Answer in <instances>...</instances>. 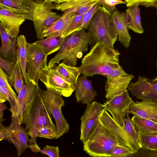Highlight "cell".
Segmentation results:
<instances>
[{"label": "cell", "instance_id": "6da1fadb", "mask_svg": "<svg viewBox=\"0 0 157 157\" xmlns=\"http://www.w3.org/2000/svg\"><path fill=\"white\" fill-rule=\"evenodd\" d=\"M119 52L98 42L82 59L78 67L81 74L92 77L95 75L106 76L111 71L117 69L119 64Z\"/></svg>", "mask_w": 157, "mask_h": 157}, {"label": "cell", "instance_id": "7a4b0ae2", "mask_svg": "<svg viewBox=\"0 0 157 157\" xmlns=\"http://www.w3.org/2000/svg\"><path fill=\"white\" fill-rule=\"evenodd\" d=\"M90 39V34L84 29L68 35L59 51L50 60L48 66L52 67L62 60V62L66 65L76 67L78 59L87 51Z\"/></svg>", "mask_w": 157, "mask_h": 157}, {"label": "cell", "instance_id": "3957f363", "mask_svg": "<svg viewBox=\"0 0 157 157\" xmlns=\"http://www.w3.org/2000/svg\"><path fill=\"white\" fill-rule=\"evenodd\" d=\"M88 29L90 35L89 44L91 48L100 42L114 49L118 35L112 24L111 13L104 7L101 6L94 13Z\"/></svg>", "mask_w": 157, "mask_h": 157}, {"label": "cell", "instance_id": "277c9868", "mask_svg": "<svg viewBox=\"0 0 157 157\" xmlns=\"http://www.w3.org/2000/svg\"><path fill=\"white\" fill-rule=\"evenodd\" d=\"M23 4L28 13L26 19L33 21L36 38L43 39V32L62 15L52 11L56 4L45 0H25Z\"/></svg>", "mask_w": 157, "mask_h": 157}, {"label": "cell", "instance_id": "5b68a950", "mask_svg": "<svg viewBox=\"0 0 157 157\" xmlns=\"http://www.w3.org/2000/svg\"><path fill=\"white\" fill-rule=\"evenodd\" d=\"M102 124L116 137L119 145L129 147L133 153L140 148L138 140V132L129 117H124V125L120 126L108 113L104 109L100 116Z\"/></svg>", "mask_w": 157, "mask_h": 157}, {"label": "cell", "instance_id": "8992f818", "mask_svg": "<svg viewBox=\"0 0 157 157\" xmlns=\"http://www.w3.org/2000/svg\"><path fill=\"white\" fill-rule=\"evenodd\" d=\"M36 86L32 99L27 105L23 117L25 130L31 137L35 129L40 126H48L56 131V126L53 123L51 115L48 112Z\"/></svg>", "mask_w": 157, "mask_h": 157}, {"label": "cell", "instance_id": "52a82bcc", "mask_svg": "<svg viewBox=\"0 0 157 157\" xmlns=\"http://www.w3.org/2000/svg\"><path fill=\"white\" fill-rule=\"evenodd\" d=\"M83 150L94 157H109L113 147L118 144L115 137L100 120L88 139L83 143Z\"/></svg>", "mask_w": 157, "mask_h": 157}, {"label": "cell", "instance_id": "ba28073f", "mask_svg": "<svg viewBox=\"0 0 157 157\" xmlns=\"http://www.w3.org/2000/svg\"><path fill=\"white\" fill-rule=\"evenodd\" d=\"M39 90L48 113L54 119L56 124V136L55 139L68 132L69 125L62 114L61 108L64 106L62 95L52 90Z\"/></svg>", "mask_w": 157, "mask_h": 157}, {"label": "cell", "instance_id": "9c48e42d", "mask_svg": "<svg viewBox=\"0 0 157 157\" xmlns=\"http://www.w3.org/2000/svg\"><path fill=\"white\" fill-rule=\"evenodd\" d=\"M9 126L0 124V141L6 140L13 144L17 150L18 157L20 156L27 148H30L28 132L21 126L16 116L11 115Z\"/></svg>", "mask_w": 157, "mask_h": 157}, {"label": "cell", "instance_id": "30bf717a", "mask_svg": "<svg viewBox=\"0 0 157 157\" xmlns=\"http://www.w3.org/2000/svg\"><path fill=\"white\" fill-rule=\"evenodd\" d=\"M38 77L47 89L64 97H70L75 91V86L62 77L54 66L50 68L47 64L44 65L39 72Z\"/></svg>", "mask_w": 157, "mask_h": 157}, {"label": "cell", "instance_id": "8fae6325", "mask_svg": "<svg viewBox=\"0 0 157 157\" xmlns=\"http://www.w3.org/2000/svg\"><path fill=\"white\" fill-rule=\"evenodd\" d=\"M26 71L28 79L36 86L38 85V74L40 69L47 63V56L35 42L27 44Z\"/></svg>", "mask_w": 157, "mask_h": 157}, {"label": "cell", "instance_id": "7c38bea8", "mask_svg": "<svg viewBox=\"0 0 157 157\" xmlns=\"http://www.w3.org/2000/svg\"><path fill=\"white\" fill-rule=\"evenodd\" d=\"M105 97L107 100L125 91L134 76L126 73L121 66L109 72L106 76Z\"/></svg>", "mask_w": 157, "mask_h": 157}, {"label": "cell", "instance_id": "4fadbf2b", "mask_svg": "<svg viewBox=\"0 0 157 157\" xmlns=\"http://www.w3.org/2000/svg\"><path fill=\"white\" fill-rule=\"evenodd\" d=\"M133 101L126 90L109 99L102 105L104 109L111 114L115 121L122 127L124 118L125 115H128L129 105Z\"/></svg>", "mask_w": 157, "mask_h": 157}, {"label": "cell", "instance_id": "5bb4252c", "mask_svg": "<svg viewBox=\"0 0 157 157\" xmlns=\"http://www.w3.org/2000/svg\"><path fill=\"white\" fill-rule=\"evenodd\" d=\"M104 109L102 104L96 101L87 105L80 119V140L83 143L88 139L96 128Z\"/></svg>", "mask_w": 157, "mask_h": 157}, {"label": "cell", "instance_id": "9a60e30c", "mask_svg": "<svg viewBox=\"0 0 157 157\" xmlns=\"http://www.w3.org/2000/svg\"><path fill=\"white\" fill-rule=\"evenodd\" d=\"M128 88L137 99L157 101V80L139 76L136 82L130 83Z\"/></svg>", "mask_w": 157, "mask_h": 157}, {"label": "cell", "instance_id": "2e32d148", "mask_svg": "<svg viewBox=\"0 0 157 157\" xmlns=\"http://www.w3.org/2000/svg\"><path fill=\"white\" fill-rule=\"evenodd\" d=\"M26 20L25 14H18L0 7V25L12 37L17 36L20 26Z\"/></svg>", "mask_w": 157, "mask_h": 157}, {"label": "cell", "instance_id": "e0dca14e", "mask_svg": "<svg viewBox=\"0 0 157 157\" xmlns=\"http://www.w3.org/2000/svg\"><path fill=\"white\" fill-rule=\"evenodd\" d=\"M36 86L30 81L25 83L18 94L17 101L14 107L10 111L12 115L17 117L21 125L23 123L25 108L32 99Z\"/></svg>", "mask_w": 157, "mask_h": 157}, {"label": "cell", "instance_id": "ac0fdd59", "mask_svg": "<svg viewBox=\"0 0 157 157\" xmlns=\"http://www.w3.org/2000/svg\"><path fill=\"white\" fill-rule=\"evenodd\" d=\"M111 17L112 24L118 35L119 41L125 48H128L131 38L128 32L129 29L125 13H121L116 9L111 13Z\"/></svg>", "mask_w": 157, "mask_h": 157}, {"label": "cell", "instance_id": "d6986e66", "mask_svg": "<svg viewBox=\"0 0 157 157\" xmlns=\"http://www.w3.org/2000/svg\"><path fill=\"white\" fill-rule=\"evenodd\" d=\"M87 77L83 75L79 76L75 86L76 102L86 105L92 103L97 94L92 81L88 80Z\"/></svg>", "mask_w": 157, "mask_h": 157}, {"label": "cell", "instance_id": "ffe728a7", "mask_svg": "<svg viewBox=\"0 0 157 157\" xmlns=\"http://www.w3.org/2000/svg\"><path fill=\"white\" fill-rule=\"evenodd\" d=\"M129 114L157 121V101H133L129 107Z\"/></svg>", "mask_w": 157, "mask_h": 157}, {"label": "cell", "instance_id": "44dd1931", "mask_svg": "<svg viewBox=\"0 0 157 157\" xmlns=\"http://www.w3.org/2000/svg\"><path fill=\"white\" fill-rule=\"evenodd\" d=\"M0 34L2 41L0 57L15 64L17 61V38L10 36L0 25Z\"/></svg>", "mask_w": 157, "mask_h": 157}, {"label": "cell", "instance_id": "7402d4cb", "mask_svg": "<svg viewBox=\"0 0 157 157\" xmlns=\"http://www.w3.org/2000/svg\"><path fill=\"white\" fill-rule=\"evenodd\" d=\"M61 16L43 33V38L59 36H62L75 15L73 9L63 12Z\"/></svg>", "mask_w": 157, "mask_h": 157}, {"label": "cell", "instance_id": "603a6c76", "mask_svg": "<svg viewBox=\"0 0 157 157\" xmlns=\"http://www.w3.org/2000/svg\"><path fill=\"white\" fill-rule=\"evenodd\" d=\"M99 1V0H69L59 4H56L53 9L64 12L73 9L75 15L84 14L98 4Z\"/></svg>", "mask_w": 157, "mask_h": 157}, {"label": "cell", "instance_id": "cb8c5ba5", "mask_svg": "<svg viewBox=\"0 0 157 157\" xmlns=\"http://www.w3.org/2000/svg\"><path fill=\"white\" fill-rule=\"evenodd\" d=\"M17 60L20 64L25 83H26L29 81L27 76L26 71L28 43L25 36L23 35H21L17 36Z\"/></svg>", "mask_w": 157, "mask_h": 157}, {"label": "cell", "instance_id": "d4e9b609", "mask_svg": "<svg viewBox=\"0 0 157 157\" xmlns=\"http://www.w3.org/2000/svg\"><path fill=\"white\" fill-rule=\"evenodd\" d=\"M139 5L128 7L125 13L127 18L129 29L134 32L142 34L144 30L142 26Z\"/></svg>", "mask_w": 157, "mask_h": 157}, {"label": "cell", "instance_id": "484cf974", "mask_svg": "<svg viewBox=\"0 0 157 157\" xmlns=\"http://www.w3.org/2000/svg\"><path fill=\"white\" fill-rule=\"evenodd\" d=\"M66 37L63 38L59 36L48 37L37 40L35 42L42 48L44 53L48 56L60 50Z\"/></svg>", "mask_w": 157, "mask_h": 157}, {"label": "cell", "instance_id": "4316f807", "mask_svg": "<svg viewBox=\"0 0 157 157\" xmlns=\"http://www.w3.org/2000/svg\"><path fill=\"white\" fill-rule=\"evenodd\" d=\"M131 120L138 132L157 134V121L134 115Z\"/></svg>", "mask_w": 157, "mask_h": 157}, {"label": "cell", "instance_id": "83f0119b", "mask_svg": "<svg viewBox=\"0 0 157 157\" xmlns=\"http://www.w3.org/2000/svg\"><path fill=\"white\" fill-rule=\"evenodd\" d=\"M55 65L54 67L59 75L75 86L81 74L78 67L67 65L62 62L58 66Z\"/></svg>", "mask_w": 157, "mask_h": 157}, {"label": "cell", "instance_id": "f1b7e54d", "mask_svg": "<svg viewBox=\"0 0 157 157\" xmlns=\"http://www.w3.org/2000/svg\"><path fill=\"white\" fill-rule=\"evenodd\" d=\"M7 77L10 86L14 88L18 94L25 83L21 67L17 60L11 75L7 76Z\"/></svg>", "mask_w": 157, "mask_h": 157}, {"label": "cell", "instance_id": "f546056e", "mask_svg": "<svg viewBox=\"0 0 157 157\" xmlns=\"http://www.w3.org/2000/svg\"><path fill=\"white\" fill-rule=\"evenodd\" d=\"M25 0H0V7L20 14L28 13L23 2Z\"/></svg>", "mask_w": 157, "mask_h": 157}, {"label": "cell", "instance_id": "4dcf8cb0", "mask_svg": "<svg viewBox=\"0 0 157 157\" xmlns=\"http://www.w3.org/2000/svg\"><path fill=\"white\" fill-rule=\"evenodd\" d=\"M138 132V140L140 147L157 150V134Z\"/></svg>", "mask_w": 157, "mask_h": 157}, {"label": "cell", "instance_id": "1f68e13d", "mask_svg": "<svg viewBox=\"0 0 157 157\" xmlns=\"http://www.w3.org/2000/svg\"><path fill=\"white\" fill-rule=\"evenodd\" d=\"M100 4H98L91 10L83 14L82 20L77 27L75 31L83 29H88L91 19L94 13L99 9Z\"/></svg>", "mask_w": 157, "mask_h": 157}, {"label": "cell", "instance_id": "d6a6232c", "mask_svg": "<svg viewBox=\"0 0 157 157\" xmlns=\"http://www.w3.org/2000/svg\"><path fill=\"white\" fill-rule=\"evenodd\" d=\"M133 153V152L129 147H124L118 144L113 148L111 157H129Z\"/></svg>", "mask_w": 157, "mask_h": 157}, {"label": "cell", "instance_id": "836d02e7", "mask_svg": "<svg viewBox=\"0 0 157 157\" xmlns=\"http://www.w3.org/2000/svg\"><path fill=\"white\" fill-rule=\"evenodd\" d=\"M83 14L75 15L70 22L61 37H65L73 32L80 22Z\"/></svg>", "mask_w": 157, "mask_h": 157}, {"label": "cell", "instance_id": "e575fe53", "mask_svg": "<svg viewBox=\"0 0 157 157\" xmlns=\"http://www.w3.org/2000/svg\"><path fill=\"white\" fill-rule=\"evenodd\" d=\"M129 157H157V150L140 147L136 153H133Z\"/></svg>", "mask_w": 157, "mask_h": 157}, {"label": "cell", "instance_id": "d590c367", "mask_svg": "<svg viewBox=\"0 0 157 157\" xmlns=\"http://www.w3.org/2000/svg\"><path fill=\"white\" fill-rule=\"evenodd\" d=\"M98 3L104 7L111 13L115 11L117 5L122 4H126V2L123 0H99Z\"/></svg>", "mask_w": 157, "mask_h": 157}, {"label": "cell", "instance_id": "8d00e7d4", "mask_svg": "<svg viewBox=\"0 0 157 157\" xmlns=\"http://www.w3.org/2000/svg\"><path fill=\"white\" fill-rule=\"evenodd\" d=\"M155 0H124L127 7L136 5L145 6L146 8L152 7Z\"/></svg>", "mask_w": 157, "mask_h": 157}, {"label": "cell", "instance_id": "74e56055", "mask_svg": "<svg viewBox=\"0 0 157 157\" xmlns=\"http://www.w3.org/2000/svg\"><path fill=\"white\" fill-rule=\"evenodd\" d=\"M15 64L0 57V66L6 75L10 76Z\"/></svg>", "mask_w": 157, "mask_h": 157}, {"label": "cell", "instance_id": "f35d334b", "mask_svg": "<svg viewBox=\"0 0 157 157\" xmlns=\"http://www.w3.org/2000/svg\"><path fill=\"white\" fill-rule=\"evenodd\" d=\"M41 153L51 157H59V151L58 147L46 145L40 151Z\"/></svg>", "mask_w": 157, "mask_h": 157}, {"label": "cell", "instance_id": "ab89813d", "mask_svg": "<svg viewBox=\"0 0 157 157\" xmlns=\"http://www.w3.org/2000/svg\"><path fill=\"white\" fill-rule=\"evenodd\" d=\"M8 109L4 102L0 103V124H2V122L5 120L3 117L4 111Z\"/></svg>", "mask_w": 157, "mask_h": 157}, {"label": "cell", "instance_id": "60d3db41", "mask_svg": "<svg viewBox=\"0 0 157 157\" xmlns=\"http://www.w3.org/2000/svg\"><path fill=\"white\" fill-rule=\"evenodd\" d=\"M8 100L7 97L4 93L0 91V103L4 102Z\"/></svg>", "mask_w": 157, "mask_h": 157}, {"label": "cell", "instance_id": "b9f144b4", "mask_svg": "<svg viewBox=\"0 0 157 157\" xmlns=\"http://www.w3.org/2000/svg\"><path fill=\"white\" fill-rule=\"evenodd\" d=\"M47 2H53L56 5H59L63 2L68 1L69 0H45Z\"/></svg>", "mask_w": 157, "mask_h": 157}, {"label": "cell", "instance_id": "7bdbcfd3", "mask_svg": "<svg viewBox=\"0 0 157 157\" xmlns=\"http://www.w3.org/2000/svg\"><path fill=\"white\" fill-rule=\"evenodd\" d=\"M152 7L157 9V0H155L154 4Z\"/></svg>", "mask_w": 157, "mask_h": 157}, {"label": "cell", "instance_id": "ee69618b", "mask_svg": "<svg viewBox=\"0 0 157 157\" xmlns=\"http://www.w3.org/2000/svg\"><path fill=\"white\" fill-rule=\"evenodd\" d=\"M157 80V77H156L155 78H154L153 79H152L151 80L153 81H155L156 80Z\"/></svg>", "mask_w": 157, "mask_h": 157}, {"label": "cell", "instance_id": "f6af8a7d", "mask_svg": "<svg viewBox=\"0 0 157 157\" xmlns=\"http://www.w3.org/2000/svg\"><path fill=\"white\" fill-rule=\"evenodd\" d=\"M156 67H157V61L156 62Z\"/></svg>", "mask_w": 157, "mask_h": 157}]
</instances>
